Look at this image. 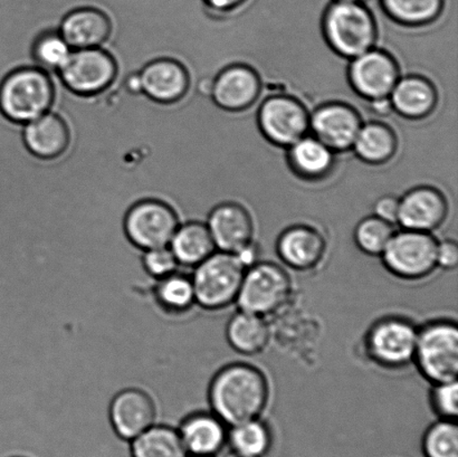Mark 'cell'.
Masks as SVG:
<instances>
[{"instance_id": "16", "label": "cell", "mask_w": 458, "mask_h": 457, "mask_svg": "<svg viewBox=\"0 0 458 457\" xmlns=\"http://www.w3.org/2000/svg\"><path fill=\"white\" fill-rule=\"evenodd\" d=\"M262 89V78L253 66L233 63L214 76L209 98L218 109L241 114L258 102Z\"/></svg>"}, {"instance_id": "14", "label": "cell", "mask_w": 458, "mask_h": 457, "mask_svg": "<svg viewBox=\"0 0 458 457\" xmlns=\"http://www.w3.org/2000/svg\"><path fill=\"white\" fill-rule=\"evenodd\" d=\"M139 74L143 96L158 105H174L191 93V72L177 57L152 58L139 69Z\"/></svg>"}, {"instance_id": "11", "label": "cell", "mask_w": 458, "mask_h": 457, "mask_svg": "<svg viewBox=\"0 0 458 457\" xmlns=\"http://www.w3.org/2000/svg\"><path fill=\"white\" fill-rule=\"evenodd\" d=\"M419 329L403 317H381L368 330L365 348L370 360L388 369L414 362Z\"/></svg>"}, {"instance_id": "21", "label": "cell", "mask_w": 458, "mask_h": 457, "mask_svg": "<svg viewBox=\"0 0 458 457\" xmlns=\"http://www.w3.org/2000/svg\"><path fill=\"white\" fill-rule=\"evenodd\" d=\"M71 139L70 125L58 112L49 111L21 127L26 150L40 160L60 158L69 149Z\"/></svg>"}, {"instance_id": "29", "label": "cell", "mask_w": 458, "mask_h": 457, "mask_svg": "<svg viewBox=\"0 0 458 457\" xmlns=\"http://www.w3.org/2000/svg\"><path fill=\"white\" fill-rule=\"evenodd\" d=\"M379 4L390 21L407 29L433 25L445 9V0H379Z\"/></svg>"}, {"instance_id": "42", "label": "cell", "mask_w": 458, "mask_h": 457, "mask_svg": "<svg viewBox=\"0 0 458 457\" xmlns=\"http://www.w3.org/2000/svg\"><path fill=\"white\" fill-rule=\"evenodd\" d=\"M226 457H246V456L238 454V453H236V452L231 451V452H229V453L227 454Z\"/></svg>"}, {"instance_id": "43", "label": "cell", "mask_w": 458, "mask_h": 457, "mask_svg": "<svg viewBox=\"0 0 458 457\" xmlns=\"http://www.w3.org/2000/svg\"><path fill=\"white\" fill-rule=\"evenodd\" d=\"M194 457H208V456H194Z\"/></svg>"}, {"instance_id": "24", "label": "cell", "mask_w": 458, "mask_h": 457, "mask_svg": "<svg viewBox=\"0 0 458 457\" xmlns=\"http://www.w3.org/2000/svg\"><path fill=\"white\" fill-rule=\"evenodd\" d=\"M227 425L213 411H192L179 424L183 445L192 456L214 457L227 442Z\"/></svg>"}, {"instance_id": "36", "label": "cell", "mask_w": 458, "mask_h": 457, "mask_svg": "<svg viewBox=\"0 0 458 457\" xmlns=\"http://www.w3.org/2000/svg\"><path fill=\"white\" fill-rule=\"evenodd\" d=\"M430 406L441 419L456 420L458 416V384L453 382L433 384Z\"/></svg>"}, {"instance_id": "41", "label": "cell", "mask_w": 458, "mask_h": 457, "mask_svg": "<svg viewBox=\"0 0 458 457\" xmlns=\"http://www.w3.org/2000/svg\"><path fill=\"white\" fill-rule=\"evenodd\" d=\"M338 2H347V3H362V4H366L367 0H338Z\"/></svg>"}, {"instance_id": "22", "label": "cell", "mask_w": 458, "mask_h": 457, "mask_svg": "<svg viewBox=\"0 0 458 457\" xmlns=\"http://www.w3.org/2000/svg\"><path fill=\"white\" fill-rule=\"evenodd\" d=\"M389 101L393 112L401 118L421 121L437 109L439 93L433 80L424 75H401L390 93Z\"/></svg>"}, {"instance_id": "30", "label": "cell", "mask_w": 458, "mask_h": 457, "mask_svg": "<svg viewBox=\"0 0 458 457\" xmlns=\"http://www.w3.org/2000/svg\"><path fill=\"white\" fill-rule=\"evenodd\" d=\"M132 457H188L178 429L155 424L131 441Z\"/></svg>"}, {"instance_id": "37", "label": "cell", "mask_w": 458, "mask_h": 457, "mask_svg": "<svg viewBox=\"0 0 458 457\" xmlns=\"http://www.w3.org/2000/svg\"><path fill=\"white\" fill-rule=\"evenodd\" d=\"M458 266V245L455 241L444 240L437 245V267L454 271Z\"/></svg>"}, {"instance_id": "1", "label": "cell", "mask_w": 458, "mask_h": 457, "mask_svg": "<svg viewBox=\"0 0 458 457\" xmlns=\"http://www.w3.org/2000/svg\"><path fill=\"white\" fill-rule=\"evenodd\" d=\"M210 410L228 427L260 419L269 401L263 371L247 362H233L215 374L208 386Z\"/></svg>"}, {"instance_id": "38", "label": "cell", "mask_w": 458, "mask_h": 457, "mask_svg": "<svg viewBox=\"0 0 458 457\" xmlns=\"http://www.w3.org/2000/svg\"><path fill=\"white\" fill-rule=\"evenodd\" d=\"M399 199L393 195H386L377 199L374 205V215L390 224H397Z\"/></svg>"}, {"instance_id": "35", "label": "cell", "mask_w": 458, "mask_h": 457, "mask_svg": "<svg viewBox=\"0 0 458 457\" xmlns=\"http://www.w3.org/2000/svg\"><path fill=\"white\" fill-rule=\"evenodd\" d=\"M140 266L148 279L154 282L172 275L181 268L169 246L143 250Z\"/></svg>"}, {"instance_id": "32", "label": "cell", "mask_w": 458, "mask_h": 457, "mask_svg": "<svg viewBox=\"0 0 458 457\" xmlns=\"http://www.w3.org/2000/svg\"><path fill=\"white\" fill-rule=\"evenodd\" d=\"M227 442L233 452L246 457H264L271 450L272 433L260 419L235 425L228 432Z\"/></svg>"}, {"instance_id": "26", "label": "cell", "mask_w": 458, "mask_h": 457, "mask_svg": "<svg viewBox=\"0 0 458 457\" xmlns=\"http://www.w3.org/2000/svg\"><path fill=\"white\" fill-rule=\"evenodd\" d=\"M181 267L195 268L216 252L212 235L205 222L199 219L182 222L169 243Z\"/></svg>"}, {"instance_id": "40", "label": "cell", "mask_w": 458, "mask_h": 457, "mask_svg": "<svg viewBox=\"0 0 458 457\" xmlns=\"http://www.w3.org/2000/svg\"><path fill=\"white\" fill-rule=\"evenodd\" d=\"M370 110L378 116H387L393 112L392 105H390L389 97L384 100L368 102Z\"/></svg>"}, {"instance_id": "39", "label": "cell", "mask_w": 458, "mask_h": 457, "mask_svg": "<svg viewBox=\"0 0 458 457\" xmlns=\"http://www.w3.org/2000/svg\"><path fill=\"white\" fill-rule=\"evenodd\" d=\"M247 2L249 0H201V4L213 16L227 15L244 6Z\"/></svg>"}, {"instance_id": "18", "label": "cell", "mask_w": 458, "mask_h": 457, "mask_svg": "<svg viewBox=\"0 0 458 457\" xmlns=\"http://www.w3.org/2000/svg\"><path fill=\"white\" fill-rule=\"evenodd\" d=\"M205 223L216 250L221 252L237 255L255 241L253 217L236 201L214 206Z\"/></svg>"}, {"instance_id": "20", "label": "cell", "mask_w": 458, "mask_h": 457, "mask_svg": "<svg viewBox=\"0 0 458 457\" xmlns=\"http://www.w3.org/2000/svg\"><path fill=\"white\" fill-rule=\"evenodd\" d=\"M276 253L292 270L308 272L318 267L327 253V241L316 227L298 224L278 236Z\"/></svg>"}, {"instance_id": "9", "label": "cell", "mask_w": 458, "mask_h": 457, "mask_svg": "<svg viewBox=\"0 0 458 457\" xmlns=\"http://www.w3.org/2000/svg\"><path fill=\"white\" fill-rule=\"evenodd\" d=\"M438 241L430 233L394 232L381 259L387 271L402 280L419 281L437 268Z\"/></svg>"}, {"instance_id": "17", "label": "cell", "mask_w": 458, "mask_h": 457, "mask_svg": "<svg viewBox=\"0 0 458 457\" xmlns=\"http://www.w3.org/2000/svg\"><path fill=\"white\" fill-rule=\"evenodd\" d=\"M450 205L438 188L423 185L411 188L399 199L397 224L403 230L430 233L445 223Z\"/></svg>"}, {"instance_id": "34", "label": "cell", "mask_w": 458, "mask_h": 457, "mask_svg": "<svg viewBox=\"0 0 458 457\" xmlns=\"http://www.w3.org/2000/svg\"><path fill=\"white\" fill-rule=\"evenodd\" d=\"M425 457H458L456 420L439 419L430 425L423 437Z\"/></svg>"}, {"instance_id": "33", "label": "cell", "mask_w": 458, "mask_h": 457, "mask_svg": "<svg viewBox=\"0 0 458 457\" xmlns=\"http://www.w3.org/2000/svg\"><path fill=\"white\" fill-rule=\"evenodd\" d=\"M394 234L393 224L371 215L357 224L353 239L362 253L376 258L383 255Z\"/></svg>"}, {"instance_id": "7", "label": "cell", "mask_w": 458, "mask_h": 457, "mask_svg": "<svg viewBox=\"0 0 458 457\" xmlns=\"http://www.w3.org/2000/svg\"><path fill=\"white\" fill-rule=\"evenodd\" d=\"M181 223V215L173 204L148 197L130 206L123 218V232L129 243L143 252L169 246Z\"/></svg>"}, {"instance_id": "13", "label": "cell", "mask_w": 458, "mask_h": 457, "mask_svg": "<svg viewBox=\"0 0 458 457\" xmlns=\"http://www.w3.org/2000/svg\"><path fill=\"white\" fill-rule=\"evenodd\" d=\"M106 414L116 436L121 440L131 442L157 424L158 402L147 389L127 386L112 396Z\"/></svg>"}, {"instance_id": "19", "label": "cell", "mask_w": 458, "mask_h": 457, "mask_svg": "<svg viewBox=\"0 0 458 457\" xmlns=\"http://www.w3.org/2000/svg\"><path fill=\"white\" fill-rule=\"evenodd\" d=\"M72 49L103 47L114 34V21L100 6H79L67 12L58 24Z\"/></svg>"}, {"instance_id": "28", "label": "cell", "mask_w": 458, "mask_h": 457, "mask_svg": "<svg viewBox=\"0 0 458 457\" xmlns=\"http://www.w3.org/2000/svg\"><path fill=\"white\" fill-rule=\"evenodd\" d=\"M151 292L154 303L165 315H185L196 304L194 284L186 273L178 271L154 282Z\"/></svg>"}, {"instance_id": "12", "label": "cell", "mask_w": 458, "mask_h": 457, "mask_svg": "<svg viewBox=\"0 0 458 457\" xmlns=\"http://www.w3.org/2000/svg\"><path fill=\"white\" fill-rule=\"evenodd\" d=\"M347 78L359 97L367 102L384 100L401 78V66L392 53L374 47L350 60Z\"/></svg>"}, {"instance_id": "10", "label": "cell", "mask_w": 458, "mask_h": 457, "mask_svg": "<svg viewBox=\"0 0 458 457\" xmlns=\"http://www.w3.org/2000/svg\"><path fill=\"white\" fill-rule=\"evenodd\" d=\"M256 123L265 140L284 149L310 133L308 107L291 94L265 97L256 112Z\"/></svg>"}, {"instance_id": "25", "label": "cell", "mask_w": 458, "mask_h": 457, "mask_svg": "<svg viewBox=\"0 0 458 457\" xmlns=\"http://www.w3.org/2000/svg\"><path fill=\"white\" fill-rule=\"evenodd\" d=\"M398 146L396 131L383 121L372 120L362 123L352 151L363 164L383 165L396 157Z\"/></svg>"}, {"instance_id": "6", "label": "cell", "mask_w": 458, "mask_h": 457, "mask_svg": "<svg viewBox=\"0 0 458 457\" xmlns=\"http://www.w3.org/2000/svg\"><path fill=\"white\" fill-rule=\"evenodd\" d=\"M414 362L421 376L432 385L457 380L456 322L437 320L419 329Z\"/></svg>"}, {"instance_id": "2", "label": "cell", "mask_w": 458, "mask_h": 457, "mask_svg": "<svg viewBox=\"0 0 458 457\" xmlns=\"http://www.w3.org/2000/svg\"><path fill=\"white\" fill-rule=\"evenodd\" d=\"M57 85L51 74L35 65H21L0 80V114L25 125L55 106Z\"/></svg>"}, {"instance_id": "31", "label": "cell", "mask_w": 458, "mask_h": 457, "mask_svg": "<svg viewBox=\"0 0 458 457\" xmlns=\"http://www.w3.org/2000/svg\"><path fill=\"white\" fill-rule=\"evenodd\" d=\"M72 52L73 49L54 26L39 30L30 48L33 65L49 74H57L69 60Z\"/></svg>"}, {"instance_id": "8", "label": "cell", "mask_w": 458, "mask_h": 457, "mask_svg": "<svg viewBox=\"0 0 458 457\" xmlns=\"http://www.w3.org/2000/svg\"><path fill=\"white\" fill-rule=\"evenodd\" d=\"M292 288L284 268L276 263L259 261L246 268L235 303L238 310L267 317L289 303Z\"/></svg>"}, {"instance_id": "3", "label": "cell", "mask_w": 458, "mask_h": 457, "mask_svg": "<svg viewBox=\"0 0 458 457\" xmlns=\"http://www.w3.org/2000/svg\"><path fill=\"white\" fill-rule=\"evenodd\" d=\"M321 29L331 51L349 61L376 47L379 36L374 13L362 3L332 0L323 12Z\"/></svg>"}, {"instance_id": "15", "label": "cell", "mask_w": 458, "mask_h": 457, "mask_svg": "<svg viewBox=\"0 0 458 457\" xmlns=\"http://www.w3.org/2000/svg\"><path fill=\"white\" fill-rule=\"evenodd\" d=\"M362 123L356 107L343 101L322 103L310 114V132L336 155L352 151Z\"/></svg>"}, {"instance_id": "27", "label": "cell", "mask_w": 458, "mask_h": 457, "mask_svg": "<svg viewBox=\"0 0 458 457\" xmlns=\"http://www.w3.org/2000/svg\"><path fill=\"white\" fill-rule=\"evenodd\" d=\"M225 334L233 351L246 357L262 353L271 339L267 317L242 310L229 319Z\"/></svg>"}, {"instance_id": "5", "label": "cell", "mask_w": 458, "mask_h": 457, "mask_svg": "<svg viewBox=\"0 0 458 457\" xmlns=\"http://www.w3.org/2000/svg\"><path fill=\"white\" fill-rule=\"evenodd\" d=\"M62 87L74 96H101L114 87L120 76L119 60L103 47L73 49L56 74Z\"/></svg>"}, {"instance_id": "4", "label": "cell", "mask_w": 458, "mask_h": 457, "mask_svg": "<svg viewBox=\"0 0 458 457\" xmlns=\"http://www.w3.org/2000/svg\"><path fill=\"white\" fill-rule=\"evenodd\" d=\"M246 267L237 255L216 252L192 272L196 304L204 310L222 311L236 302Z\"/></svg>"}, {"instance_id": "23", "label": "cell", "mask_w": 458, "mask_h": 457, "mask_svg": "<svg viewBox=\"0 0 458 457\" xmlns=\"http://www.w3.org/2000/svg\"><path fill=\"white\" fill-rule=\"evenodd\" d=\"M286 163L291 173L301 181L320 182L332 176L336 154L311 133L286 148Z\"/></svg>"}]
</instances>
